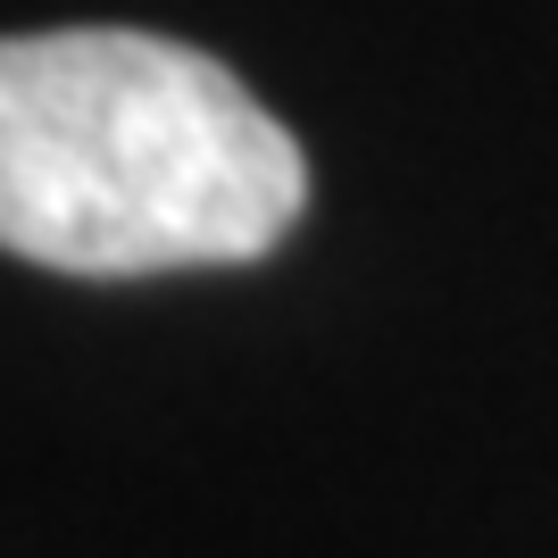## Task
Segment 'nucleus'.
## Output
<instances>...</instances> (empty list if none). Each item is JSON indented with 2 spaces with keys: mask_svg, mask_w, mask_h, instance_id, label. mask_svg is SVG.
I'll return each mask as SVG.
<instances>
[{
  "mask_svg": "<svg viewBox=\"0 0 558 558\" xmlns=\"http://www.w3.org/2000/svg\"><path fill=\"white\" fill-rule=\"evenodd\" d=\"M308 159L209 50L0 34V251L68 276L233 267L301 226Z\"/></svg>",
  "mask_w": 558,
  "mask_h": 558,
  "instance_id": "1",
  "label": "nucleus"
}]
</instances>
